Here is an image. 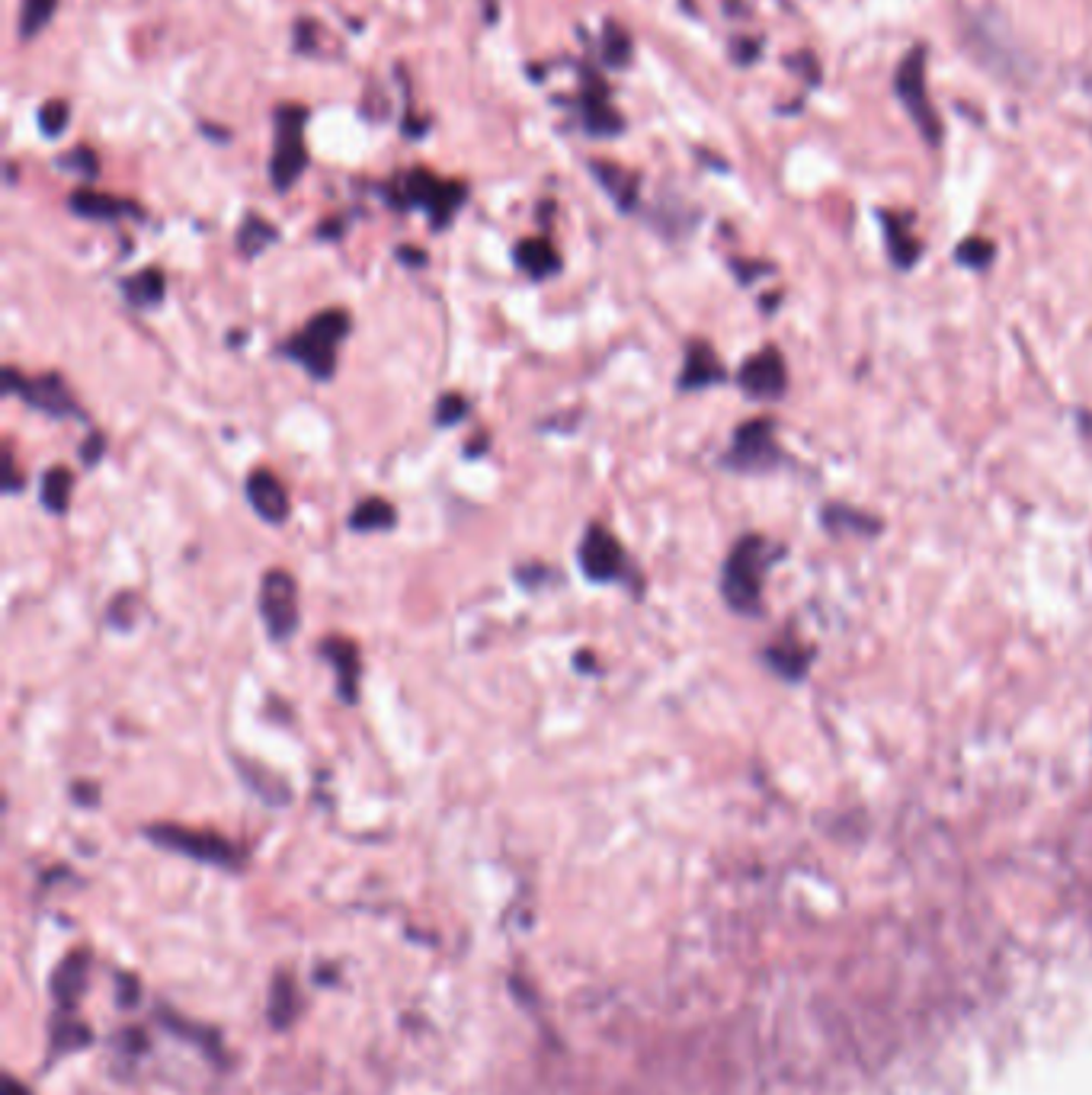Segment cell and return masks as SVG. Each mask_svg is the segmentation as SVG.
<instances>
[{"mask_svg":"<svg viewBox=\"0 0 1092 1095\" xmlns=\"http://www.w3.org/2000/svg\"><path fill=\"white\" fill-rule=\"evenodd\" d=\"M779 544L762 535H743L734 541L721 567V596L727 608L737 615L753 618L762 612V586L766 574L779 558Z\"/></svg>","mask_w":1092,"mask_h":1095,"instance_id":"obj_1","label":"cell"},{"mask_svg":"<svg viewBox=\"0 0 1092 1095\" xmlns=\"http://www.w3.org/2000/svg\"><path fill=\"white\" fill-rule=\"evenodd\" d=\"M353 327L350 311L327 308L317 311L305 327L282 343V353L298 362L314 381H331L337 372V350Z\"/></svg>","mask_w":1092,"mask_h":1095,"instance_id":"obj_2","label":"cell"},{"mask_svg":"<svg viewBox=\"0 0 1092 1095\" xmlns=\"http://www.w3.org/2000/svg\"><path fill=\"white\" fill-rule=\"evenodd\" d=\"M394 209H420L430 215L433 228H446L464 202V187L455 179H439L430 170H404L388 187Z\"/></svg>","mask_w":1092,"mask_h":1095,"instance_id":"obj_3","label":"cell"},{"mask_svg":"<svg viewBox=\"0 0 1092 1095\" xmlns=\"http://www.w3.org/2000/svg\"><path fill=\"white\" fill-rule=\"evenodd\" d=\"M305 122H308V113L301 106L276 110V141H273V157H270V179L279 193L292 190L298 176L308 167Z\"/></svg>","mask_w":1092,"mask_h":1095,"instance_id":"obj_4","label":"cell"},{"mask_svg":"<svg viewBox=\"0 0 1092 1095\" xmlns=\"http://www.w3.org/2000/svg\"><path fill=\"white\" fill-rule=\"evenodd\" d=\"M260 618L267 625V635L282 644L295 638L301 625V608H298V583L289 571L282 567H270L260 580Z\"/></svg>","mask_w":1092,"mask_h":1095,"instance_id":"obj_5","label":"cell"},{"mask_svg":"<svg viewBox=\"0 0 1092 1095\" xmlns=\"http://www.w3.org/2000/svg\"><path fill=\"white\" fill-rule=\"evenodd\" d=\"M4 394L7 397H19L26 400L32 411L46 414L52 420H65V417H80V404L74 400L71 388L62 381V375H39V378H26L16 372V365H7L4 369Z\"/></svg>","mask_w":1092,"mask_h":1095,"instance_id":"obj_6","label":"cell"},{"mask_svg":"<svg viewBox=\"0 0 1092 1095\" xmlns=\"http://www.w3.org/2000/svg\"><path fill=\"white\" fill-rule=\"evenodd\" d=\"M782 461L776 445V420L773 417H753L734 430L731 449L724 455V464L734 471H766Z\"/></svg>","mask_w":1092,"mask_h":1095,"instance_id":"obj_7","label":"cell"},{"mask_svg":"<svg viewBox=\"0 0 1092 1095\" xmlns=\"http://www.w3.org/2000/svg\"><path fill=\"white\" fill-rule=\"evenodd\" d=\"M577 564L590 583H615L629 577V555H625L622 541L599 522H590L583 529Z\"/></svg>","mask_w":1092,"mask_h":1095,"instance_id":"obj_8","label":"cell"},{"mask_svg":"<svg viewBox=\"0 0 1092 1095\" xmlns=\"http://www.w3.org/2000/svg\"><path fill=\"white\" fill-rule=\"evenodd\" d=\"M894 87H897L903 110L909 113V119H914L917 129L923 132V138L936 145L939 135H942V126H939V116H936L933 103H929V96H926V52L923 49H914L900 61Z\"/></svg>","mask_w":1092,"mask_h":1095,"instance_id":"obj_9","label":"cell"},{"mask_svg":"<svg viewBox=\"0 0 1092 1095\" xmlns=\"http://www.w3.org/2000/svg\"><path fill=\"white\" fill-rule=\"evenodd\" d=\"M737 384L743 388V394L753 400H779L788 388V369H785L782 353L776 347L753 353L740 365Z\"/></svg>","mask_w":1092,"mask_h":1095,"instance_id":"obj_10","label":"cell"},{"mask_svg":"<svg viewBox=\"0 0 1092 1095\" xmlns=\"http://www.w3.org/2000/svg\"><path fill=\"white\" fill-rule=\"evenodd\" d=\"M247 500L253 506V513L260 519H267L270 525H282L289 519V491L270 468H253L247 478Z\"/></svg>","mask_w":1092,"mask_h":1095,"instance_id":"obj_11","label":"cell"},{"mask_svg":"<svg viewBox=\"0 0 1092 1095\" xmlns=\"http://www.w3.org/2000/svg\"><path fill=\"white\" fill-rule=\"evenodd\" d=\"M727 378L724 362L715 353V347L708 340H689L682 356V372H679V391H702L712 388V384H721Z\"/></svg>","mask_w":1092,"mask_h":1095,"instance_id":"obj_12","label":"cell"},{"mask_svg":"<svg viewBox=\"0 0 1092 1095\" xmlns=\"http://www.w3.org/2000/svg\"><path fill=\"white\" fill-rule=\"evenodd\" d=\"M320 657L334 666L340 699L347 705H353L356 696H359V669H362L359 647L353 641H347V638H323L320 641Z\"/></svg>","mask_w":1092,"mask_h":1095,"instance_id":"obj_13","label":"cell"},{"mask_svg":"<svg viewBox=\"0 0 1092 1095\" xmlns=\"http://www.w3.org/2000/svg\"><path fill=\"white\" fill-rule=\"evenodd\" d=\"M151 836L157 843L170 846V849L193 852L196 859H209V862H231L234 859V849L215 833H193V829H184V826H151Z\"/></svg>","mask_w":1092,"mask_h":1095,"instance_id":"obj_14","label":"cell"},{"mask_svg":"<svg viewBox=\"0 0 1092 1095\" xmlns=\"http://www.w3.org/2000/svg\"><path fill=\"white\" fill-rule=\"evenodd\" d=\"M577 106H580L583 129L590 132L593 138H612V135H618L625 129L622 126V122H625L622 113L615 106H609V99H605V87L596 84V80H593L590 90L580 93Z\"/></svg>","mask_w":1092,"mask_h":1095,"instance_id":"obj_15","label":"cell"},{"mask_svg":"<svg viewBox=\"0 0 1092 1095\" xmlns=\"http://www.w3.org/2000/svg\"><path fill=\"white\" fill-rule=\"evenodd\" d=\"M766 666L773 669V673L785 682H798L804 679V673L811 669V660H814V651L807 644L795 641V638H782L776 644L766 647L762 654Z\"/></svg>","mask_w":1092,"mask_h":1095,"instance_id":"obj_16","label":"cell"},{"mask_svg":"<svg viewBox=\"0 0 1092 1095\" xmlns=\"http://www.w3.org/2000/svg\"><path fill=\"white\" fill-rule=\"evenodd\" d=\"M513 257H516V267H519L525 276H529V279H535V282L552 279V276L561 273V253L555 250V243L544 240V237H525V240H519Z\"/></svg>","mask_w":1092,"mask_h":1095,"instance_id":"obj_17","label":"cell"},{"mask_svg":"<svg viewBox=\"0 0 1092 1095\" xmlns=\"http://www.w3.org/2000/svg\"><path fill=\"white\" fill-rule=\"evenodd\" d=\"M881 225H884V237H887V253H891V263L900 270H909L914 263L920 260V240L914 234V228H909V221L894 215V212H884L881 215Z\"/></svg>","mask_w":1092,"mask_h":1095,"instance_id":"obj_18","label":"cell"},{"mask_svg":"<svg viewBox=\"0 0 1092 1095\" xmlns=\"http://www.w3.org/2000/svg\"><path fill=\"white\" fill-rule=\"evenodd\" d=\"M68 206H71L74 215L90 218V221H116V218H123V215H129V212H138L132 202L116 199V196H110V193H96V190H77V193H71Z\"/></svg>","mask_w":1092,"mask_h":1095,"instance_id":"obj_19","label":"cell"},{"mask_svg":"<svg viewBox=\"0 0 1092 1095\" xmlns=\"http://www.w3.org/2000/svg\"><path fill=\"white\" fill-rule=\"evenodd\" d=\"M590 170L596 173L599 187L612 196V202L622 212H632L638 206V176L618 164H605V160H593Z\"/></svg>","mask_w":1092,"mask_h":1095,"instance_id":"obj_20","label":"cell"},{"mask_svg":"<svg viewBox=\"0 0 1092 1095\" xmlns=\"http://www.w3.org/2000/svg\"><path fill=\"white\" fill-rule=\"evenodd\" d=\"M164 292H167V279L157 267H145L135 276L123 279V295L135 308H154V304L164 301Z\"/></svg>","mask_w":1092,"mask_h":1095,"instance_id":"obj_21","label":"cell"},{"mask_svg":"<svg viewBox=\"0 0 1092 1095\" xmlns=\"http://www.w3.org/2000/svg\"><path fill=\"white\" fill-rule=\"evenodd\" d=\"M397 525V510L381 497H366L353 506L350 513V529L353 532H388Z\"/></svg>","mask_w":1092,"mask_h":1095,"instance_id":"obj_22","label":"cell"},{"mask_svg":"<svg viewBox=\"0 0 1092 1095\" xmlns=\"http://www.w3.org/2000/svg\"><path fill=\"white\" fill-rule=\"evenodd\" d=\"M71 491H74V474L65 468V464H58V468H49L43 474V487H39V500H43V506L49 513L62 516L68 506H71Z\"/></svg>","mask_w":1092,"mask_h":1095,"instance_id":"obj_23","label":"cell"},{"mask_svg":"<svg viewBox=\"0 0 1092 1095\" xmlns=\"http://www.w3.org/2000/svg\"><path fill=\"white\" fill-rule=\"evenodd\" d=\"M276 240H279L276 225L263 215H247L244 225L237 228V250L244 257H260L267 247H273Z\"/></svg>","mask_w":1092,"mask_h":1095,"instance_id":"obj_24","label":"cell"},{"mask_svg":"<svg viewBox=\"0 0 1092 1095\" xmlns=\"http://www.w3.org/2000/svg\"><path fill=\"white\" fill-rule=\"evenodd\" d=\"M823 525L830 532H856V535H875L881 529V522L865 516L859 510H853V506H843V503H833L823 510Z\"/></svg>","mask_w":1092,"mask_h":1095,"instance_id":"obj_25","label":"cell"},{"mask_svg":"<svg viewBox=\"0 0 1092 1095\" xmlns=\"http://www.w3.org/2000/svg\"><path fill=\"white\" fill-rule=\"evenodd\" d=\"M635 55V43H632V32L625 29L622 23H615V19H609L602 29V58L609 68H625Z\"/></svg>","mask_w":1092,"mask_h":1095,"instance_id":"obj_26","label":"cell"},{"mask_svg":"<svg viewBox=\"0 0 1092 1095\" xmlns=\"http://www.w3.org/2000/svg\"><path fill=\"white\" fill-rule=\"evenodd\" d=\"M55 10H58V0H23V7H19V35L35 39L52 23Z\"/></svg>","mask_w":1092,"mask_h":1095,"instance_id":"obj_27","label":"cell"},{"mask_svg":"<svg viewBox=\"0 0 1092 1095\" xmlns=\"http://www.w3.org/2000/svg\"><path fill=\"white\" fill-rule=\"evenodd\" d=\"M471 404L468 397H464L461 391H446L439 400H436V411H433V420L442 426V430H449V426L461 423L464 417H468Z\"/></svg>","mask_w":1092,"mask_h":1095,"instance_id":"obj_28","label":"cell"},{"mask_svg":"<svg viewBox=\"0 0 1092 1095\" xmlns=\"http://www.w3.org/2000/svg\"><path fill=\"white\" fill-rule=\"evenodd\" d=\"M68 122H71V106L62 103V99H49V103L39 110V129H43V135H49V138L65 135Z\"/></svg>","mask_w":1092,"mask_h":1095,"instance_id":"obj_29","label":"cell"},{"mask_svg":"<svg viewBox=\"0 0 1092 1095\" xmlns=\"http://www.w3.org/2000/svg\"><path fill=\"white\" fill-rule=\"evenodd\" d=\"M58 167H62V170H71V173L84 176V179H93V176L99 173L96 154H93L90 148H84V145H80V148H71L68 154L58 157Z\"/></svg>","mask_w":1092,"mask_h":1095,"instance_id":"obj_30","label":"cell"},{"mask_svg":"<svg viewBox=\"0 0 1092 1095\" xmlns=\"http://www.w3.org/2000/svg\"><path fill=\"white\" fill-rule=\"evenodd\" d=\"M955 257H958V263H964V267H970V270H984L987 263L994 260V243L984 240V237H970V240L961 243Z\"/></svg>","mask_w":1092,"mask_h":1095,"instance_id":"obj_31","label":"cell"},{"mask_svg":"<svg viewBox=\"0 0 1092 1095\" xmlns=\"http://www.w3.org/2000/svg\"><path fill=\"white\" fill-rule=\"evenodd\" d=\"M103 452H106V439L99 436V433H90V436L84 439V445H80V461H84L87 468H93V464L103 458Z\"/></svg>","mask_w":1092,"mask_h":1095,"instance_id":"obj_32","label":"cell"},{"mask_svg":"<svg viewBox=\"0 0 1092 1095\" xmlns=\"http://www.w3.org/2000/svg\"><path fill=\"white\" fill-rule=\"evenodd\" d=\"M19 487H23V481H19V468H16V461H13V449L7 445V452H4V491H7V494H16Z\"/></svg>","mask_w":1092,"mask_h":1095,"instance_id":"obj_33","label":"cell"},{"mask_svg":"<svg viewBox=\"0 0 1092 1095\" xmlns=\"http://www.w3.org/2000/svg\"><path fill=\"white\" fill-rule=\"evenodd\" d=\"M731 46H734V49H731V55L740 61V65H750L753 58H759V46L753 43V39H734Z\"/></svg>","mask_w":1092,"mask_h":1095,"instance_id":"obj_34","label":"cell"},{"mask_svg":"<svg viewBox=\"0 0 1092 1095\" xmlns=\"http://www.w3.org/2000/svg\"><path fill=\"white\" fill-rule=\"evenodd\" d=\"M397 257H401L404 263H417V267H423V263H427V253H423V250H414V247H401V250H397Z\"/></svg>","mask_w":1092,"mask_h":1095,"instance_id":"obj_35","label":"cell"}]
</instances>
